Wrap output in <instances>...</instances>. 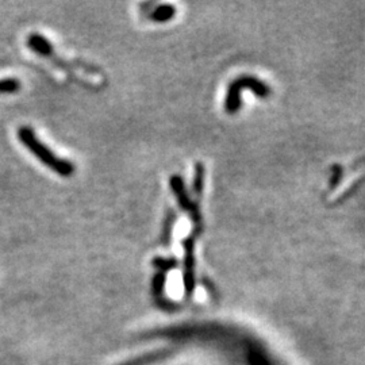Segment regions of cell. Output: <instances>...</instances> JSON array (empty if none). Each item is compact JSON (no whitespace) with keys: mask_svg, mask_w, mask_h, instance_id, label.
I'll return each mask as SVG.
<instances>
[{"mask_svg":"<svg viewBox=\"0 0 365 365\" xmlns=\"http://www.w3.org/2000/svg\"><path fill=\"white\" fill-rule=\"evenodd\" d=\"M184 249H186V257H184V264H186V286L187 289H191L193 284V237L190 235L184 240L183 242Z\"/></svg>","mask_w":365,"mask_h":365,"instance_id":"5","label":"cell"},{"mask_svg":"<svg viewBox=\"0 0 365 365\" xmlns=\"http://www.w3.org/2000/svg\"><path fill=\"white\" fill-rule=\"evenodd\" d=\"M153 266L156 268L161 269L164 272L174 268L177 266L176 259H161V257H156L153 260Z\"/></svg>","mask_w":365,"mask_h":365,"instance_id":"10","label":"cell"},{"mask_svg":"<svg viewBox=\"0 0 365 365\" xmlns=\"http://www.w3.org/2000/svg\"><path fill=\"white\" fill-rule=\"evenodd\" d=\"M250 90L259 97H268L270 95V88L266 83L253 76H241L234 80L229 85L225 109L229 114H235L241 107V91Z\"/></svg>","mask_w":365,"mask_h":365,"instance_id":"2","label":"cell"},{"mask_svg":"<svg viewBox=\"0 0 365 365\" xmlns=\"http://www.w3.org/2000/svg\"><path fill=\"white\" fill-rule=\"evenodd\" d=\"M174 15H176V8L173 7L172 4H160L158 7L154 8L151 18L154 22L164 23V22L172 20Z\"/></svg>","mask_w":365,"mask_h":365,"instance_id":"6","label":"cell"},{"mask_svg":"<svg viewBox=\"0 0 365 365\" xmlns=\"http://www.w3.org/2000/svg\"><path fill=\"white\" fill-rule=\"evenodd\" d=\"M27 46L41 56L49 57L53 55L52 43L41 34H30L27 39Z\"/></svg>","mask_w":365,"mask_h":365,"instance_id":"4","label":"cell"},{"mask_svg":"<svg viewBox=\"0 0 365 365\" xmlns=\"http://www.w3.org/2000/svg\"><path fill=\"white\" fill-rule=\"evenodd\" d=\"M174 221H176V214L172 210H170V214H167L164 229H163V234H161V241H163L164 245H170L171 244V235H172V228Z\"/></svg>","mask_w":365,"mask_h":365,"instance_id":"7","label":"cell"},{"mask_svg":"<svg viewBox=\"0 0 365 365\" xmlns=\"http://www.w3.org/2000/svg\"><path fill=\"white\" fill-rule=\"evenodd\" d=\"M18 138L22 145L34 154L39 161L49 167L61 177H71L75 173V165L65 158L57 157L46 145H43L29 126H22L18 130Z\"/></svg>","mask_w":365,"mask_h":365,"instance_id":"1","label":"cell"},{"mask_svg":"<svg viewBox=\"0 0 365 365\" xmlns=\"http://www.w3.org/2000/svg\"><path fill=\"white\" fill-rule=\"evenodd\" d=\"M203 181H205V168L202 164H196L195 176H193V193L198 196H200L203 191Z\"/></svg>","mask_w":365,"mask_h":365,"instance_id":"8","label":"cell"},{"mask_svg":"<svg viewBox=\"0 0 365 365\" xmlns=\"http://www.w3.org/2000/svg\"><path fill=\"white\" fill-rule=\"evenodd\" d=\"M170 184H171L173 193H174V196H176V199H177V202H179V206H180L184 212H187L191 215V218H193V221L195 223H200V219H202V218H200L199 207L193 203V200H191V198L188 196L187 190H186L184 180H183L180 176L174 174V176L171 177Z\"/></svg>","mask_w":365,"mask_h":365,"instance_id":"3","label":"cell"},{"mask_svg":"<svg viewBox=\"0 0 365 365\" xmlns=\"http://www.w3.org/2000/svg\"><path fill=\"white\" fill-rule=\"evenodd\" d=\"M20 83L17 78L0 80V94H13L20 90Z\"/></svg>","mask_w":365,"mask_h":365,"instance_id":"9","label":"cell"}]
</instances>
